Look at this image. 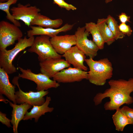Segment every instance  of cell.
I'll list each match as a JSON object with an SVG mask.
<instances>
[{
  "mask_svg": "<svg viewBox=\"0 0 133 133\" xmlns=\"http://www.w3.org/2000/svg\"><path fill=\"white\" fill-rule=\"evenodd\" d=\"M74 25L66 23L58 29L45 28L38 26L31 25L30 27L31 29L27 31V35L29 37L35 35H45L51 37L57 35L61 32H65L70 30Z\"/></svg>",
  "mask_w": 133,
  "mask_h": 133,
  "instance_id": "5bb4252c",
  "label": "cell"
},
{
  "mask_svg": "<svg viewBox=\"0 0 133 133\" xmlns=\"http://www.w3.org/2000/svg\"><path fill=\"white\" fill-rule=\"evenodd\" d=\"M108 83L109 88L103 93H97L94 97L95 105L100 104L106 98H109L110 100L104 104L106 110H116L124 104L129 105L133 103V98L130 96L133 92V78L128 80L122 79L111 80Z\"/></svg>",
  "mask_w": 133,
  "mask_h": 133,
  "instance_id": "6da1fadb",
  "label": "cell"
},
{
  "mask_svg": "<svg viewBox=\"0 0 133 133\" xmlns=\"http://www.w3.org/2000/svg\"><path fill=\"white\" fill-rule=\"evenodd\" d=\"M41 73L49 78H53L58 72L70 67L71 65L61 58H51L40 62Z\"/></svg>",
  "mask_w": 133,
  "mask_h": 133,
  "instance_id": "8fae6325",
  "label": "cell"
},
{
  "mask_svg": "<svg viewBox=\"0 0 133 133\" xmlns=\"http://www.w3.org/2000/svg\"><path fill=\"white\" fill-rule=\"evenodd\" d=\"M106 19L107 25L113 34L116 40L122 39L125 35L120 31L117 22L113 17L108 15Z\"/></svg>",
  "mask_w": 133,
  "mask_h": 133,
  "instance_id": "7402d4cb",
  "label": "cell"
},
{
  "mask_svg": "<svg viewBox=\"0 0 133 133\" xmlns=\"http://www.w3.org/2000/svg\"><path fill=\"white\" fill-rule=\"evenodd\" d=\"M119 29L121 32L125 35L130 36L132 34V30L129 25L126 23H121L119 25Z\"/></svg>",
  "mask_w": 133,
  "mask_h": 133,
  "instance_id": "484cf974",
  "label": "cell"
},
{
  "mask_svg": "<svg viewBox=\"0 0 133 133\" xmlns=\"http://www.w3.org/2000/svg\"><path fill=\"white\" fill-rule=\"evenodd\" d=\"M88 66V80L97 86H102L113 75V68L111 62L107 58L95 60L92 58L86 59L85 61Z\"/></svg>",
  "mask_w": 133,
  "mask_h": 133,
  "instance_id": "7a4b0ae2",
  "label": "cell"
},
{
  "mask_svg": "<svg viewBox=\"0 0 133 133\" xmlns=\"http://www.w3.org/2000/svg\"><path fill=\"white\" fill-rule=\"evenodd\" d=\"M6 115L0 112V121L3 124L6 125L8 128L11 127L10 124L11 120L8 118L6 116Z\"/></svg>",
  "mask_w": 133,
  "mask_h": 133,
  "instance_id": "4316f807",
  "label": "cell"
},
{
  "mask_svg": "<svg viewBox=\"0 0 133 133\" xmlns=\"http://www.w3.org/2000/svg\"><path fill=\"white\" fill-rule=\"evenodd\" d=\"M118 16V19L121 23H126L127 22H130V16L127 15L124 13H121Z\"/></svg>",
  "mask_w": 133,
  "mask_h": 133,
  "instance_id": "83f0119b",
  "label": "cell"
},
{
  "mask_svg": "<svg viewBox=\"0 0 133 133\" xmlns=\"http://www.w3.org/2000/svg\"><path fill=\"white\" fill-rule=\"evenodd\" d=\"M50 38L45 35L37 36L28 50L29 52L36 54L40 62L51 58H61L62 56L57 53L53 47L50 41Z\"/></svg>",
  "mask_w": 133,
  "mask_h": 133,
  "instance_id": "277c9868",
  "label": "cell"
},
{
  "mask_svg": "<svg viewBox=\"0 0 133 133\" xmlns=\"http://www.w3.org/2000/svg\"><path fill=\"white\" fill-rule=\"evenodd\" d=\"M23 34L19 27L13 24L2 20L0 22V50L13 45L22 38Z\"/></svg>",
  "mask_w": 133,
  "mask_h": 133,
  "instance_id": "5b68a950",
  "label": "cell"
},
{
  "mask_svg": "<svg viewBox=\"0 0 133 133\" xmlns=\"http://www.w3.org/2000/svg\"><path fill=\"white\" fill-rule=\"evenodd\" d=\"M8 74L0 67V94L5 96L13 103L17 104L15 99V85L10 82Z\"/></svg>",
  "mask_w": 133,
  "mask_h": 133,
  "instance_id": "9a60e30c",
  "label": "cell"
},
{
  "mask_svg": "<svg viewBox=\"0 0 133 133\" xmlns=\"http://www.w3.org/2000/svg\"><path fill=\"white\" fill-rule=\"evenodd\" d=\"M87 74L86 71L70 66L58 72L52 78L59 83H71L87 80Z\"/></svg>",
  "mask_w": 133,
  "mask_h": 133,
  "instance_id": "30bf717a",
  "label": "cell"
},
{
  "mask_svg": "<svg viewBox=\"0 0 133 133\" xmlns=\"http://www.w3.org/2000/svg\"><path fill=\"white\" fill-rule=\"evenodd\" d=\"M54 3L58 5L62 8L65 9L68 11L74 10L77 8L72 4H69L66 2L64 0H53Z\"/></svg>",
  "mask_w": 133,
  "mask_h": 133,
  "instance_id": "d4e9b609",
  "label": "cell"
},
{
  "mask_svg": "<svg viewBox=\"0 0 133 133\" xmlns=\"http://www.w3.org/2000/svg\"><path fill=\"white\" fill-rule=\"evenodd\" d=\"M6 100L13 108L11 123L13 126V132L14 133H17V127L19 122L23 120L26 113L32 107V106L26 103L17 105L7 100Z\"/></svg>",
  "mask_w": 133,
  "mask_h": 133,
  "instance_id": "2e32d148",
  "label": "cell"
},
{
  "mask_svg": "<svg viewBox=\"0 0 133 133\" xmlns=\"http://www.w3.org/2000/svg\"><path fill=\"white\" fill-rule=\"evenodd\" d=\"M18 0H8L4 2H0V9L6 14V18L7 19L18 27L21 26V24L18 20L15 19L9 11L10 6L16 3Z\"/></svg>",
  "mask_w": 133,
  "mask_h": 133,
  "instance_id": "603a6c76",
  "label": "cell"
},
{
  "mask_svg": "<svg viewBox=\"0 0 133 133\" xmlns=\"http://www.w3.org/2000/svg\"><path fill=\"white\" fill-rule=\"evenodd\" d=\"M89 34L84 26L79 27L74 34L76 40V45L86 56L93 59L97 55L99 49L93 40L88 38Z\"/></svg>",
  "mask_w": 133,
  "mask_h": 133,
  "instance_id": "ba28073f",
  "label": "cell"
},
{
  "mask_svg": "<svg viewBox=\"0 0 133 133\" xmlns=\"http://www.w3.org/2000/svg\"><path fill=\"white\" fill-rule=\"evenodd\" d=\"M120 109L122 113L129 120L131 124L133 125V108L125 106Z\"/></svg>",
  "mask_w": 133,
  "mask_h": 133,
  "instance_id": "cb8c5ba5",
  "label": "cell"
},
{
  "mask_svg": "<svg viewBox=\"0 0 133 133\" xmlns=\"http://www.w3.org/2000/svg\"><path fill=\"white\" fill-rule=\"evenodd\" d=\"M8 0H0V2H5Z\"/></svg>",
  "mask_w": 133,
  "mask_h": 133,
  "instance_id": "f546056e",
  "label": "cell"
},
{
  "mask_svg": "<svg viewBox=\"0 0 133 133\" xmlns=\"http://www.w3.org/2000/svg\"><path fill=\"white\" fill-rule=\"evenodd\" d=\"M84 26L85 29L91 34L93 40L99 50L103 49L105 42L96 24L90 22L85 23Z\"/></svg>",
  "mask_w": 133,
  "mask_h": 133,
  "instance_id": "d6986e66",
  "label": "cell"
},
{
  "mask_svg": "<svg viewBox=\"0 0 133 133\" xmlns=\"http://www.w3.org/2000/svg\"><path fill=\"white\" fill-rule=\"evenodd\" d=\"M34 36L27 38L25 36L18 40L14 47L10 50L5 49L0 50V67L8 74L16 72L17 69L12 64L17 55L20 51L29 47H31L34 42Z\"/></svg>",
  "mask_w": 133,
  "mask_h": 133,
  "instance_id": "3957f363",
  "label": "cell"
},
{
  "mask_svg": "<svg viewBox=\"0 0 133 133\" xmlns=\"http://www.w3.org/2000/svg\"><path fill=\"white\" fill-rule=\"evenodd\" d=\"M112 118L116 130L118 131H123L126 125L131 124L129 120L122 113L120 108L116 110Z\"/></svg>",
  "mask_w": 133,
  "mask_h": 133,
  "instance_id": "44dd1931",
  "label": "cell"
},
{
  "mask_svg": "<svg viewBox=\"0 0 133 133\" xmlns=\"http://www.w3.org/2000/svg\"><path fill=\"white\" fill-rule=\"evenodd\" d=\"M12 15L17 20L23 21L28 27L33 19L41 10L35 6H31L29 3L23 5L20 3L17 7H13L10 9Z\"/></svg>",
  "mask_w": 133,
  "mask_h": 133,
  "instance_id": "9c48e42d",
  "label": "cell"
},
{
  "mask_svg": "<svg viewBox=\"0 0 133 133\" xmlns=\"http://www.w3.org/2000/svg\"><path fill=\"white\" fill-rule=\"evenodd\" d=\"M63 22L61 19H52L39 13L31 22V25H37L45 28L57 29L61 25Z\"/></svg>",
  "mask_w": 133,
  "mask_h": 133,
  "instance_id": "ac0fdd59",
  "label": "cell"
},
{
  "mask_svg": "<svg viewBox=\"0 0 133 133\" xmlns=\"http://www.w3.org/2000/svg\"><path fill=\"white\" fill-rule=\"evenodd\" d=\"M51 100V97L47 96L45 102L43 104L39 106L33 105L30 112L27 111L23 120H32L34 118L35 122H37L39 118L42 115H45L46 113L51 112L53 111V108L49 106Z\"/></svg>",
  "mask_w": 133,
  "mask_h": 133,
  "instance_id": "e0dca14e",
  "label": "cell"
},
{
  "mask_svg": "<svg viewBox=\"0 0 133 133\" xmlns=\"http://www.w3.org/2000/svg\"><path fill=\"white\" fill-rule=\"evenodd\" d=\"M21 74H19V78L33 81L37 85V91H45L51 88H56L60 85L59 83L52 80L46 75L41 73L38 74L34 73L30 69H25L21 67H18Z\"/></svg>",
  "mask_w": 133,
  "mask_h": 133,
  "instance_id": "52a82bcc",
  "label": "cell"
},
{
  "mask_svg": "<svg viewBox=\"0 0 133 133\" xmlns=\"http://www.w3.org/2000/svg\"><path fill=\"white\" fill-rule=\"evenodd\" d=\"M69 64L74 67L85 71L88 68L84 64L86 59V55L75 45L72 46L62 55Z\"/></svg>",
  "mask_w": 133,
  "mask_h": 133,
  "instance_id": "4fadbf2b",
  "label": "cell"
},
{
  "mask_svg": "<svg viewBox=\"0 0 133 133\" xmlns=\"http://www.w3.org/2000/svg\"><path fill=\"white\" fill-rule=\"evenodd\" d=\"M50 41L56 51L62 55L73 45H76V42L75 34L56 35L50 37Z\"/></svg>",
  "mask_w": 133,
  "mask_h": 133,
  "instance_id": "7c38bea8",
  "label": "cell"
},
{
  "mask_svg": "<svg viewBox=\"0 0 133 133\" xmlns=\"http://www.w3.org/2000/svg\"><path fill=\"white\" fill-rule=\"evenodd\" d=\"M96 24L105 43L108 45L111 44L116 40L113 34L106 23V19H98Z\"/></svg>",
  "mask_w": 133,
  "mask_h": 133,
  "instance_id": "ffe728a7",
  "label": "cell"
},
{
  "mask_svg": "<svg viewBox=\"0 0 133 133\" xmlns=\"http://www.w3.org/2000/svg\"><path fill=\"white\" fill-rule=\"evenodd\" d=\"M19 78L18 76L15 77L12 81L13 83L17 85L18 88V90L15 93L17 103L21 104L26 103L32 106L43 104L46 100L44 97L49 93L48 90L24 92L20 89L18 83Z\"/></svg>",
  "mask_w": 133,
  "mask_h": 133,
  "instance_id": "8992f818",
  "label": "cell"
},
{
  "mask_svg": "<svg viewBox=\"0 0 133 133\" xmlns=\"http://www.w3.org/2000/svg\"><path fill=\"white\" fill-rule=\"evenodd\" d=\"M113 0H105V2L106 3H108L112 1Z\"/></svg>",
  "mask_w": 133,
  "mask_h": 133,
  "instance_id": "f1b7e54d",
  "label": "cell"
}]
</instances>
